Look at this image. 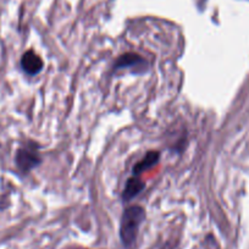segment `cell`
<instances>
[{
    "label": "cell",
    "instance_id": "6",
    "mask_svg": "<svg viewBox=\"0 0 249 249\" xmlns=\"http://www.w3.org/2000/svg\"><path fill=\"white\" fill-rule=\"evenodd\" d=\"M159 153L158 152H149L135 167H133V174L140 175L145 170L150 169L159 161Z\"/></svg>",
    "mask_w": 249,
    "mask_h": 249
},
{
    "label": "cell",
    "instance_id": "5",
    "mask_svg": "<svg viewBox=\"0 0 249 249\" xmlns=\"http://www.w3.org/2000/svg\"><path fill=\"white\" fill-rule=\"evenodd\" d=\"M143 188H144V183H143L142 179H140L138 177H132V178L128 179L127 183H126V187H124V199H132V198H135Z\"/></svg>",
    "mask_w": 249,
    "mask_h": 249
},
{
    "label": "cell",
    "instance_id": "4",
    "mask_svg": "<svg viewBox=\"0 0 249 249\" xmlns=\"http://www.w3.org/2000/svg\"><path fill=\"white\" fill-rule=\"evenodd\" d=\"M145 61L140 55L128 53V54H124L121 57H119V60L115 64V69H143Z\"/></svg>",
    "mask_w": 249,
    "mask_h": 249
},
{
    "label": "cell",
    "instance_id": "3",
    "mask_svg": "<svg viewBox=\"0 0 249 249\" xmlns=\"http://www.w3.org/2000/svg\"><path fill=\"white\" fill-rule=\"evenodd\" d=\"M21 66L28 75H37L43 69V61L33 50H28L21 59Z\"/></svg>",
    "mask_w": 249,
    "mask_h": 249
},
{
    "label": "cell",
    "instance_id": "2",
    "mask_svg": "<svg viewBox=\"0 0 249 249\" xmlns=\"http://www.w3.org/2000/svg\"><path fill=\"white\" fill-rule=\"evenodd\" d=\"M38 162H39V155L37 150L30 145L20 148L16 153V165L21 171H30L31 169L37 166Z\"/></svg>",
    "mask_w": 249,
    "mask_h": 249
},
{
    "label": "cell",
    "instance_id": "1",
    "mask_svg": "<svg viewBox=\"0 0 249 249\" xmlns=\"http://www.w3.org/2000/svg\"><path fill=\"white\" fill-rule=\"evenodd\" d=\"M144 216V210L137 205H133L124 210L122 214L121 226H120V237L124 246L130 247L135 243Z\"/></svg>",
    "mask_w": 249,
    "mask_h": 249
}]
</instances>
